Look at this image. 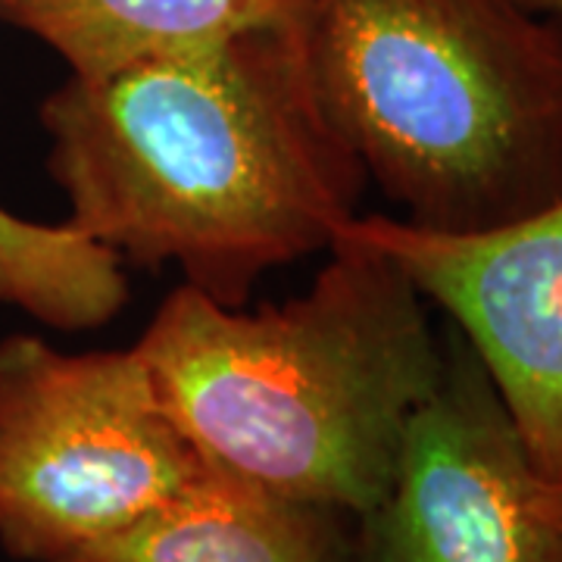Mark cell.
<instances>
[{"label":"cell","mask_w":562,"mask_h":562,"mask_svg":"<svg viewBox=\"0 0 562 562\" xmlns=\"http://www.w3.org/2000/svg\"><path fill=\"white\" fill-rule=\"evenodd\" d=\"M135 350L210 465L353 519L443 372L428 301L350 222L301 297L250 313L179 284Z\"/></svg>","instance_id":"cell-2"},{"label":"cell","mask_w":562,"mask_h":562,"mask_svg":"<svg viewBox=\"0 0 562 562\" xmlns=\"http://www.w3.org/2000/svg\"><path fill=\"white\" fill-rule=\"evenodd\" d=\"M350 232L394 257L484 366L535 465L562 484V198L479 235L357 216Z\"/></svg>","instance_id":"cell-6"},{"label":"cell","mask_w":562,"mask_h":562,"mask_svg":"<svg viewBox=\"0 0 562 562\" xmlns=\"http://www.w3.org/2000/svg\"><path fill=\"white\" fill-rule=\"evenodd\" d=\"M313 85L397 220L479 235L562 198V22L522 0H306Z\"/></svg>","instance_id":"cell-3"},{"label":"cell","mask_w":562,"mask_h":562,"mask_svg":"<svg viewBox=\"0 0 562 562\" xmlns=\"http://www.w3.org/2000/svg\"><path fill=\"white\" fill-rule=\"evenodd\" d=\"M63 562H353V516L203 460L176 497Z\"/></svg>","instance_id":"cell-7"},{"label":"cell","mask_w":562,"mask_h":562,"mask_svg":"<svg viewBox=\"0 0 562 562\" xmlns=\"http://www.w3.org/2000/svg\"><path fill=\"white\" fill-rule=\"evenodd\" d=\"M128 297L122 262L66 222L38 225L0 206V306L63 331L110 322Z\"/></svg>","instance_id":"cell-9"},{"label":"cell","mask_w":562,"mask_h":562,"mask_svg":"<svg viewBox=\"0 0 562 562\" xmlns=\"http://www.w3.org/2000/svg\"><path fill=\"white\" fill-rule=\"evenodd\" d=\"M203 457L166 413L138 350L0 341V547L63 562L176 497Z\"/></svg>","instance_id":"cell-4"},{"label":"cell","mask_w":562,"mask_h":562,"mask_svg":"<svg viewBox=\"0 0 562 562\" xmlns=\"http://www.w3.org/2000/svg\"><path fill=\"white\" fill-rule=\"evenodd\" d=\"M306 0H0V20L44 41L69 79L191 60L254 29L291 25Z\"/></svg>","instance_id":"cell-8"},{"label":"cell","mask_w":562,"mask_h":562,"mask_svg":"<svg viewBox=\"0 0 562 562\" xmlns=\"http://www.w3.org/2000/svg\"><path fill=\"white\" fill-rule=\"evenodd\" d=\"M41 125L66 225L120 262L176 266L222 306H247L266 272L328 254L369 184L294 22L191 60L69 79L44 98Z\"/></svg>","instance_id":"cell-1"},{"label":"cell","mask_w":562,"mask_h":562,"mask_svg":"<svg viewBox=\"0 0 562 562\" xmlns=\"http://www.w3.org/2000/svg\"><path fill=\"white\" fill-rule=\"evenodd\" d=\"M522 3L541 16H553V20L562 22V0H522Z\"/></svg>","instance_id":"cell-10"},{"label":"cell","mask_w":562,"mask_h":562,"mask_svg":"<svg viewBox=\"0 0 562 562\" xmlns=\"http://www.w3.org/2000/svg\"><path fill=\"white\" fill-rule=\"evenodd\" d=\"M353 562H562V484L535 465L457 328L391 482L353 519Z\"/></svg>","instance_id":"cell-5"}]
</instances>
